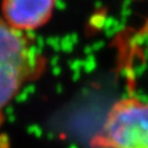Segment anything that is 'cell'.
Listing matches in <instances>:
<instances>
[{
  "label": "cell",
  "mask_w": 148,
  "mask_h": 148,
  "mask_svg": "<svg viewBox=\"0 0 148 148\" xmlns=\"http://www.w3.org/2000/svg\"><path fill=\"white\" fill-rule=\"evenodd\" d=\"M47 60L27 33L0 18V126L7 108L22 89L42 77Z\"/></svg>",
  "instance_id": "cell-1"
},
{
  "label": "cell",
  "mask_w": 148,
  "mask_h": 148,
  "mask_svg": "<svg viewBox=\"0 0 148 148\" xmlns=\"http://www.w3.org/2000/svg\"><path fill=\"white\" fill-rule=\"evenodd\" d=\"M91 146L148 148V101L125 97L114 102L91 139Z\"/></svg>",
  "instance_id": "cell-2"
},
{
  "label": "cell",
  "mask_w": 148,
  "mask_h": 148,
  "mask_svg": "<svg viewBox=\"0 0 148 148\" xmlns=\"http://www.w3.org/2000/svg\"><path fill=\"white\" fill-rule=\"evenodd\" d=\"M56 0H1L2 19L16 30L31 32L45 25Z\"/></svg>",
  "instance_id": "cell-3"
}]
</instances>
